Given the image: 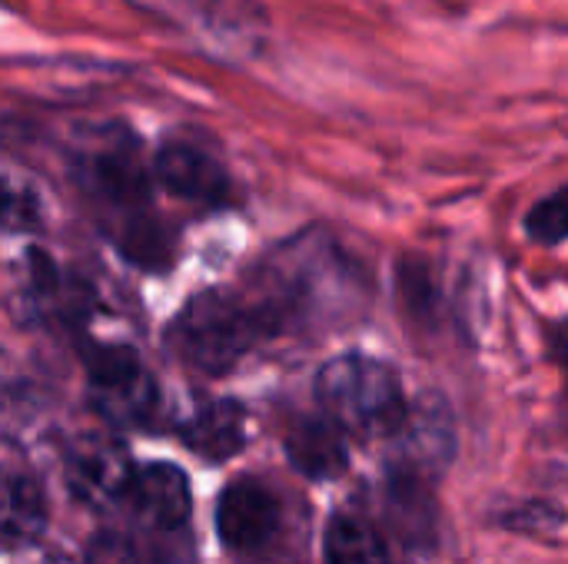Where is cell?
<instances>
[{"label": "cell", "instance_id": "obj_5", "mask_svg": "<svg viewBox=\"0 0 568 564\" xmlns=\"http://www.w3.org/2000/svg\"><path fill=\"white\" fill-rule=\"evenodd\" d=\"M276 529H280V502L266 485L253 479H240L223 489L216 505V532L226 548L253 552L266 545Z\"/></svg>", "mask_w": 568, "mask_h": 564}, {"label": "cell", "instance_id": "obj_15", "mask_svg": "<svg viewBox=\"0 0 568 564\" xmlns=\"http://www.w3.org/2000/svg\"><path fill=\"white\" fill-rule=\"evenodd\" d=\"M17 196H13V189L7 186V183H0V223L7 219V216H13L17 213Z\"/></svg>", "mask_w": 568, "mask_h": 564}, {"label": "cell", "instance_id": "obj_2", "mask_svg": "<svg viewBox=\"0 0 568 564\" xmlns=\"http://www.w3.org/2000/svg\"><path fill=\"white\" fill-rule=\"evenodd\" d=\"M263 329V312L223 293H200L170 329L173 352L206 376L230 372Z\"/></svg>", "mask_w": 568, "mask_h": 564}, {"label": "cell", "instance_id": "obj_1", "mask_svg": "<svg viewBox=\"0 0 568 564\" xmlns=\"http://www.w3.org/2000/svg\"><path fill=\"white\" fill-rule=\"evenodd\" d=\"M316 399L343 432L359 439L393 435L406 422L399 376L369 356H339L320 369Z\"/></svg>", "mask_w": 568, "mask_h": 564}, {"label": "cell", "instance_id": "obj_4", "mask_svg": "<svg viewBox=\"0 0 568 564\" xmlns=\"http://www.w3.org/2000/svg\"><path fill=\"white\" fill-rule=\"evenodd\" d=\"M133 462L113 439L87 435L67 452V489L87 509H113L126 499Z\"/></svg>", "mask_w": 568, "mask_h": 564}, {"label": "cell", "instance_id": "obj_8", "mask_svg": "<svg viewBox=\"0 0 568 564\" xmlns=\"http://www.w3.org/2000/svg\"><path fill=\"white\" fill-rule=\"evenodd\" d=\"M156 180L170 193H176L183 199H196V203H216L226 196V173L220 170V163L193 146H183V143L160 150Z\"/></svg>", "mask_w": 568, "mask_h": 564}, {"label": "cell", "instance_id": "obj_12", "mask_svg": "<svg viewBox=\"0 0 568 564\" xmlns=\"http://www.w3.org/2000/svg\"><path fill=\"white\" fill-rule=\"evenodd\" d=\"M326 564H389V555L373 525L336 519L326 529Z\"/></svg>", "mask_w": 568, "mask_h": 564}, {"label": "cell", "instance_id": "obj_10", "mask_svg": "<svg viewBox=\"0 0 568 564\" xmlns=\"http://www.w3.org/2000/svg\"><path fill=\"white\" fill-rule=\"evenodd\" d=\"M47 505L40 489L17 472L0 469V545H20L43 532Z\"/></svg>", "mask_w": 568, "mask_h": 564}, {"label": "cell", "instance_id": "obj_3", "mask_svg": "<svg viewBox=\"0 0 568 564\" xmlns=\"http://www.w3.org/2000/svg\"><path fill=\"white\" fill-rule=\"evenodd\" d=\"M87 376L93 409L110 425H143L160 402L153 376L130 346H93L87 352Z\"/></svg>", "mask_w": 568, "mask_h": 564}, {"label": "cell", "instance_id": "obj_13", "mask_svg": "<svg viewBox=\"0 0 568 564\" xmlns=\"http://www.w3.org/2000/svg\"><path fill=\"white\" fill-rule=\"evenodd\" d=\"M526 229H529V236L536 243H562V239H568V189H559L549 199H542L529 213Z\"/></svg>", "mask_w": 568, "mask_h": 564}, {"label": "cell", "instance_id": "obj_9", "mask_svg": "<svg viewBox=\"0 0 568 564\" xmlns=\"http://www.w3.org/2000/svg\"><path fill=\"white\" fill-rule=\"evenodd\" d=\"M286 455L310 479H336L346 469L343 429L333 419H303L286 435Z\"/></svg>", "mask_w": 568, "mask_h": 564}, {"label": "cell", "instance_id": "obj_6", "mask_svg": "<svg viewBox=\"0 0 568 564\" xmlns=\"http://www.w3.org/2000/svg\"><path fill=\"white\" fill-rule=\"evenodd\" d=\"M123 505L136 515V522H143L146 529L156 532H173L190 519V482L186 475L170 465V462H153L133 472L130 489Z\"/></svg>", "mask_w": 568, "mask_h": 564}, {"label": "cell", "instance_id": "obj_14", "mask_svg": "<svg viewBox=\"0 0 568 564\" xmlns=\"http://www.w3.org/2000/svg\"><path fill=\"white\" fill-rule=\"evenodd\" d=\"M90 564H133V552H130V545L123 539L106 535V539L97 542V548L90 555Z\"/></svg>", "mask_w": 568, "mask_h": 564}, {"label": "cell", "instance_id": "obj_11", "mask_svg": "<svg viewBox=\"0 0 568 564\" xmlns=\"http://www.w3.org/2000/svg\"><path fill=\"white\" fill-rule=\"evenodd\" d=\"M43 419V396L0 352V435L23 445Z\"/></svg>", "mask_w": 568, "mask_h": 564}, {"label": "cell", "instance_id": "obj_16", "mask_svg": "<svg viewBox=\"0 0 568 564\" xmlns=\"http://www.w3.org/2000/svg\"><path fill=\"white\" fill-rule=\"evenodd\" d=\"M43 564H77L73 558H67V555H53V558H47Z\"/></svg>", "mask_w": 568, "mask_h": 564}, {"label": "cell", "instance_id": "obj_7", "mask_svg": "<svg viewBox=\"0 0 568 564\" xmlns=\"http://www.w3.org/2000/svg\"><path fill=\"white\" fill-rule=\"evenodd\" d=\"M183 442L210 462H226L246 445V412L243 406L230 399H216L200 406L186 425H183Z\"/></svg>", "mask_w": 568, "mask_h": 564}]
</instances>
